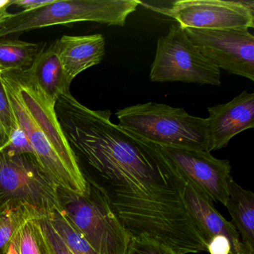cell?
<instances>
[{
	"label": "cell",
	"mask_w": 254,
	"mask_h": 254,
	"mask_svg": "<svg viewBox=\"0 0 254 254\" xmlns=\"http://www.w3.org/2000/svg\"><path fill=\"white\" fill-rule=\"evenodd\" d=\"M220 70L202 56L183 28L174 24L169 28V33L157 41L150 78L154 82L181 81L220 86Z\"/></svg>",
	"instance_id": "cell-5"
},
{
	"label": "cell",
	"mask_w": 254,
	"mask_h": 254,
	"mask_svg": "<svg viewBox=\"0 0 254 254\" xmlns=\"http://www.w3.org/2000/svg\"><path fill=\"white\" fill-rule=\"evenodd\" d=\"M207 251L210 254H230V242L224 236H215L208 244Z\"/></svg>",
	"instance_id": "cell-23"
},
{
	"label": "cell",
	"mask_w": 254,
	"mask_h": 254,
	"mask_svg": "<svg viewBox=\"0 0 254 254\" xmlns=\"http://www.w3.org/2000/svg\"><path fill=\"white\" fill-rule=\"evenodd\" d=\"M60 59L68 84L81 72L99 64L105 55V41L101 34L64 35L53 44Z\"/></svg>",
	"instance_id": "cell-11"
},
{
	"label": "cell",
	"mask_w": 254,
	"mask_h": 254,
	"mask_svg": "<svg viewBox=\"0 0 254 254\" xmlns=\"http://www.w3.org/2000/svg\"><path fill=\"white\" fill-rule=\"evenodd\" d=\"M58 189L35 156L0 151V212L24 205L47 216L62 210Z\"/></svg>",
	"instance_id": "cell-3"
},
{
	"label": "cell",
	"mask_w": 254,
	"mask_h": 254,
	"mask_svg": "<svg viewBox=\"0 0 254 254\" xmlns=\"http://www.w3.org/2000/svg\"><path fill=\"white\" fill-rule=\"evenodd\" d=\"M39 44L0 38V72L29 69L39 53Z\"/></svg>",
	"instance_id": "cell-15"
},
{
	"label": "cell",
	"mask_w": 254,
	"mask_h": 254,
	"mask_svg": "<svg viewBox=\"0 0 254 254\" xmlns=\"http://www.w3.org/2000/svg\"><path fill=\"white\" fill-rule=\"evenodd\" d=\"M152 10L171 17L182 28L249 29L254 26V1L179 0L169 8Z\"/></svg>",
	"instance_id": "cell-8"
},
{
	"label": "cell",
	"mask_w": 254,
	"mask_h": 254,
	"mask_svg": "<svg viewBox=\"0 0 254 254\" xmlns=\"http://www.w3.org/2000/svg\"><path fill=\"white\" fill-rule=\"evenodd\" d=\"M0 79L14 118L27 135L41 167L59 187L78 194H86L88 191V183L77 178L58 155L25 104L16 82L14 72H0Z\"/></svg>",
	"instance_id": "cell-7"
},
{
	"label": "cell",
	"mask_w": 254,
	"mask_h": 254,
	"mask_svg": "<svg viewBox=\"0 0 254 254\" xmlns=\"http://www.w3.org/2000/svg\"><path fill=\"white\" fill-rule=\"evenodd\" d=\"M41 216L38 211L24 205L8 208L0 212V254H8L16 232L25 221Z\"/></svg>",
	"instance_id": "cell-16"
},
{
	"label": "cell",
	"mask_w": 254,
	"mask_h": 254,
	"mask_svg": "<svg viewBox=\"0 0 254 254\" xmlns=\"http://www.w3.org/2000/svg\"><path fill=\"white\" fill-rule=\"evenodd\" d=\"M38 235L46 254H73L56 232L47 216L37 218Z\"/></svg>",
	"instance_id": "cell-19"
},
{
	"label": "cell",
	"mask_w": 254,
	"mask_h": 254,
	"mask_svg": "<svg viewBox=\"0 0 254 254\" xmlns=\"http://www.w3.org/2000/svg\"><path fill=\"white\" fill-rule=\"evenodd\" d=\"M116 115L122 128L156 145L208 151L207 120L184 108L148 102L119 110Z\"/></svg>",
	"instance_id": "cell-1"
},
{
	"label": "cell",
	"mask_w": 254,
	"mask_h": 254,
	"mask_svg": "<svg viewBox=\"0 0 254 254\" xmlns=\"http://www.w3.org/2000/svg\"><path fill=\"white\" fill-rule=\"evenodd\" d=\"M58 194L62 212L98 254H125L131 238L93 185L84 194L59 187Z\"/></svg>",
	"instance_id": "cell-4"
},
{
	"label": "cell",
	"mask_w": 254,
	"mask_h": 254,
	"mask_svg": "<svg viewBox=\"0 0 254 254\" xmlns=\"http://www.w3.org/2000/svg\"><path fill=\"white\" fill-rule=\"evenodd\" d=\"M25 72L29 81L54 105L62 94L69 91L70 85L53 44L41 49L32 66Z\"/></svg>",
	"instance_id": "cell-13"
},
{
	"label": "cell",
	"mask_w": 254,
	"mask_h": 254,
	"mask_svg": "<svg viewBox=\"0 0 254 254\" xmlns=\"http://www.w3.org/2000/svg\"><path fill=\"white\" fill-rule=\"evenodd\" d=\"M140 5L137 0H55L53 3L11 16L0 26V38L41 28L78 22L124 26Z\"/></svg>",
	"instance_id": "cell-2"
},
{
	"label": "cell",
	"mask_w": 254,
	"mask_h": 254,
	"mask_svg": "<svg viewBox=\"0 0 254 254\" xmlns=\"http://www.w3.org/2000/svg\"><path fill=\"white\" fill-rule=\"evenodd\" d=\"M125 254H178L169 247L147 238L131 239Z\"/></svg>",
	"instance_id": "cell-20"
},
{
	"label": "cell",
	"mask_w": 254,
	"mask_h": 254,
	"mask_svg": "<svg viewBox=\"0 0 254 254\" xmlns=\"http://www.w3.org/2000/svg\"><path fill=\"white\" fill-rule=\"evenodd\" d=\"M8 143V139L2 130L0 129V151H2L4 148L7 146Z\"/></svg>",
	"instance_id": "cell-26"
},
{
	"label": "cell",
	"mask_w": 254,
	"mask_h": 254,
	"mask_svg": "<svg viewBox=\"0 0 254 254\" xmlns=\"http://www.w3.org/2000/svg\"><path fill=\"white\" fill-rule=\"evenodd\" d=\"M54 2L55 0H15L13 1V5L23 8L24 11H30L47 6Z\"/></svg>",
	"instance_id": "cell-24"
},
{
	"label": "cell",
	"mask_w": 254,
	"mask_h": 254,
	"mask_svg": "<svg viewBox=\"0 0 254 254\" xmlns=\"http://www.w3.org/2000/svg\"><path fill=\"white\" fill-rule=\"evenodd\" d=\"M184 196L190 212L209 242L215 236H224L230 242V254H251L242 243L239 233L231 222L227 221L217 211L210 200L187 181Z\"/></svg>",
	"instance_id": "cell-12"
},
{
	"label": "cell",
	"mask_w": 254,
	"mask_h": 254,
	"mask_svg": "<svg viewBox=\"0 0 254 254\" xmlns=\"http://www.w3.org/2000/svg\"><path fill=\"white\" fill-rule=\"evenodd\" d=\"M8 7L6 5H0V26L11 16V13L8 12Z\"/></svg>",
	"instance_id": "cell-25"
},
{
	"label": "cell",
	"mask_w": 254,
	"mask_h": 254,
	"mask_svg": "<svg viewBox=\"0 0 254 254\" xmlns=\"http://www.w3.org/2000/svg\"><path fill=\"white\" fill-rule=\"evenodd\" d=\"M232 217L231 224L251 254H254V194L230 178L225 204Z\"/></svg>",
	"instance_id": "cell-14"
},
{
	"label": "cell",
	"mask_w": 254,
	"mask_h": 254,
	"mask_svg": "<svg viewBox=\"0 0 254 254\" xmlns=\"http://www.w3.org/2000/svg\"><path fill=\"white\" fill-rule=\"evenodd\" d=\"M18 254L17 248H16L15 245H14V244L12 242H11L9 249H8V254Z\"/></svg>",
	"instance_id": "cell-27"
},
{
	"label": "cell",
	"mask_w": 254,
	"mask_h": 254,
	"mask_svg": "<svg viewBox=\"0 0 254 254\" xmlns=\"http://www.w3.org/2000/svg\"><path fill=\"white\" fill-rule=\"evenodd\" d=\"M52 225L73 254H99L62 210L47 215Z\"/></svg>",
	"instance_id": "cell-17"
},
{
	"label": "cell",
	"mask_w": 254,
	"mask_h": 254,
	"mask_svg": "<svg viewBox=\"0 0 254 254\" xmlns=\"http://www.w3.org/2000/svg\"><path fill=\"white\" fill-rule=\"evenodd\" d=\"M14 122V114L0 79V129L8 139Z\"/></svg>",
	"instance_id": "cell-22"
},
{
	"label": "cell",
	"mask_w": 254,
	"mask_h": 254,
	"mask_svg": "<svg viewBox=\"0 0 254 254\" xmlns=\"http://www.w3.org/2000/svg\"><path fill=\"white\" fill-rule=\"evenodd\" d=\"M156 145L176 168L184 181L212 203H221L225 206L228 197V182L232 178L228 160L215 158L206 150Z\"/></svg>",
	"instance_id": "cell-9"
},
{
	"label": "cell",
	"mask_w": 254,
	"mask_h": 254,
	"mask_svg": "<svg viewBox=\"0 0 254 254\" xmlns=\"http://www.w3.org/2000/svg\"><path fill=\"white\" fill-rule=\"evenodd\" d=\"M183 29L214 66L254 81V36L249 29Z\"/></svg>",
	"instance_id": "cell-6"
},
{
	"label": "cell",
	"mask_w": 254,
	"mask_h": 254,
	"mask_svg": "<svg viewBox=\"0 0 254 254\" xmlns=\"http://www.w3.org/2000/svg\"><path fill=\"white\" fill-rule=\"evenodd\" d=\"M5 148L14 154H29L35 157V151L27 135L15 118L10 133L8 145Z\"/></svg>",
	"instance_id": "cell-21"
},
{
	"label": "cell",
	"mask_w": 254,
	"mask_h": 254,
	"mask_svg": "<svg viewBox=\"0 0 254 254\" xmlns=\"http://www.w3.org/2000/svg\"><path fill=\"white\" fill-rule=\"evenodd\" d=\"M208 151L225 148L241 132L254 127V93L246 90L224 105L207 108Z\"/></svg>",
	"instance_id": "cell-10"
},
{
	"label": "cell",
	"mask_w": 254,
	"mask_h": 254,
	"mask_svg": "<svg viewBox=\"0 0 254 254\" xmlns=\"http://www.w3.org/2000/svg\"><path fill=\"white\" fill-rule=\"evenodd\" d=\"M37 218L25 221L12 239L18 254H46L41 246L38 235Z\"/></svg>",
	"instance_id": "cell-18"
}]
</instances>
